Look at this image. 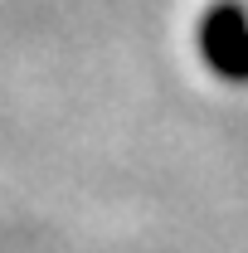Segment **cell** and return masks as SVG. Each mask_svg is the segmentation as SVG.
<instances>
[{
    "label": "cell",
    "mask_w": 248,
    "mask_h": 253,
    "mask_svg": "<svg viewBox=\"0 0 248 253\" xmlns=\"http://www.w3.org/2000/svg\"><path fill=\"white\" fill-rule=\"evenodd\" d=\"M200 54L229 83H248V10L239 0H219L200 20Z\"/></svg>",
    "instance_id": "6da1fadb"
}]
</instances>
